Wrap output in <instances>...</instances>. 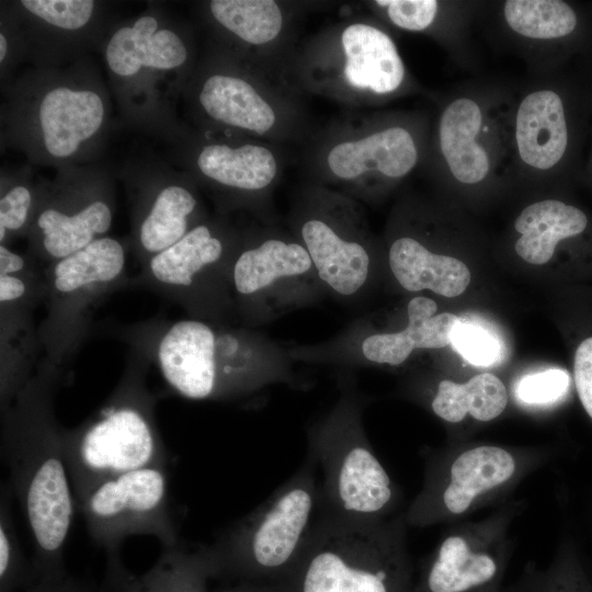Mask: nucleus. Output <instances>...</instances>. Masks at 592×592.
I'll return each instance as SVG.
<instances>
[{"label":"nucleus","mask_w":592,"mask_h":592,"mask_svg":"<svg viewBox=\"0 0 592 592\" xmlns=\"http://www.w3.org/2000/svg\"><path fill=\"white\" fill-rule=\"evenodd\" d=\"M60 368L45 358L2 410L1 451L11 489L27 523L34 556L33 583L68 577L64 553L76 500L55 419Z\"/></svg>","instance_id":"nucleus-1"},{"label":"nucleus","mask_w":592,"mask_h":592,"mask_svg":"<svg viewBox=\"0 0 592 592\" xmlns=\"http://www.w3.org/2000/svg\"><path fill=\"white\" fill-rule=\"evenodd\" d=\"M403 513L376 521L321 515L278 584L285 592H412Z\"/></svg>","instance_id":"nucleus-2"},{"label":"nucleus","mask_w":592,"mask_h":592,"mask_svg":"<svg viewBox=\"0 0 592 592\" xmlns=\"http://www.w3.org/2000/svg\"><path fill=\"white\" fill-rule=\"evenodd\" d=\"M138 351L107 400L73 429H61L64 457L76 502L100 482L124 473L166 467L167 452L145 384Z\"/></svg>","instance_id":"nucleus-3"},{"label":"nucleus","mask_w":592,"mask_h":592,"mask_svg":"<svg viewBox=\"0 0 592 592\" xmlns=\"http://www.w3.org/2000/svg\"><path fill=\"white\" fill-rule=\"evenodd\" d=\"M318 502L317 464L307 455L270 498L206 546L215 578L281 583L306 545Z\"/></svg>","instance_id":"nucleus-4"},{"label":"nucleus","mask_w":592,"mask_h":592,"mask_svg":"<svg viewBox=\"0 0 592 592\" xmlns=\"http://www.w3.org/2000/svg\"><path fill=\"white\" fill-rule=\"evenodd\" d=\"M555 453L470 444L425 455L419 493L403 511L408 527L453 524L491 504H501Z\"/></svg>","instance_id":"nucleus-5"},{"label":"nucleus","mask_w":592,"mask_h":592,"mask_svg":"<svg viewBox=\"0 0 592 592\" xmlns=\"http://www.w3.org/2000/svg\"><path fill=\"white\" fill-rule=\"evenodd\" d=\"M309 455L322 471L321 515L376 521L395 515L401 491L365 439L349 407H342L309 437Z\"/></svg>","instance_id":"nucleus-6"},{"label":"nucleus","mask_w":592,"mask_h":592,"mask_svg":"<svg viewBox=\"0 0 592 592\" xmlns=\"http://www.w3.org/2000/svg\"><path fill=\"white\" fill-rule=\"evenodd\" d=\"M125 272V249L110 237L96 239L47 267V315L37 331L46 361L60 368L77 351L88 335L93 307L127 284Z\"/></svg>","instance_id":"nucleus-7"},{"label":"nucleus","mask_w":592,"mask_h":592,"mask_svg":"<svg viewBox=\"0 0 592 592\" xmlns=\"http://www.w3.org/2000/svg\"><path fill=\"white\" fill-rule=\"evenodd\" d=\"M90 536L107 556V580L126 569L119 548L133 535L155 536L163 549L180 545L168 508L167 476L162 467H147L106 479L76 502Z\"/></svg>","instance_id":"nucleus-8"},{"label":"nucleus","mask_w":592,"mask_h":592,"mask_svg":"<svg viewBox=\"0 0 592 592\" xmlns=\"http://www.w3.org/2000/svg\"><path fill=\"white\" fill-rule=\"evenodd\" d=\"M525 500H506L481 520L453 523L422 562L412 592H477L502 584L513 543L510 530Z\"/></svg>","instance_id":"nucleus-9"},{"label":"nucleus","mask_w":592,"mask_h":592,"mask_svg":"<svg viewBox=\"0 0 592 592\" xmlns=\"http://www.w3.org/2000/svg\"><path fill=\"white\" fill-rule=\"evenodd\" d=\"M217 337L197 319L167 326L150 353L168 386L182 397L203 400L219 396ZM140 351V350H139Z\"/></svg>","instance_id":"nucleus-10"},{"label":"nucleus","mask_w":592,"mask_h":592,"mask_svg":"<svg viewBox=\"0 0 592 592\" xmlns=\"http://www.w3.org/2000/svg\"><path fill=\"white\" fill-rule=\"evenodd\" d=\"M224 254L223 242L205 225H198L173 246L144 263L134 284L169 300L189 305L192 292Z\"/></svg>","instance_id":"nucleus-11"},{"label":"nucleus","mask_w":592,"mask_h":592,"mask_svg":"<svg viewBox=\"0 0 592 592\" xmlns=\"http://www.w3.org/2000/svg\"><path fill=\"white\" fill-rule=\"evenodd\" d=\"M101 98L88 90L59 87L48 91L39 106V123L47 151L68 157L93 136L103 121Z\"/></svg>","instance_id":"nucleus-12"},{"label":"nucleus","mask_w":592,"mask_h":592,"mask_svg":"<svg viewBox=\"0 0 592 592\" xmlns=\"http://www.w3.org/2000/svg\"><path fill=\"white\" fill-rule=\"evenodd\" d=\"M515 138L523 162L547 170L562 158L568 130L559 95L550 90L535 91L521 102L515 123Z\"/></svg>","instance_id":"nucleus-13"},{"label":"nucleus","mask_w":592,"mask_h":592,"mask_svg":"<svg viewBox=\"0 0 592 592\" xmlns=\"http://www.w3.org/2000/svg\"><path fill=\"white\" fill-rule=\"evenodd\" d=\"M341 43L345 54L344 76L352 87L384 94L401 84L402 60L394 42L383 31L355 23L343 31Z\"/></svg>","instance_id":"nucleus-14"},{"label":"nucleus","mask_w":592,"mask_h":592,"mask_svg":"<svg viewBox=\"0 0 592 592\" xmlns=\"http://www.w3.org/2000/svg\"><path fill=\"white\" fill-rule=\"evenodd\" d=\"M436 303L424 296L409 301L406 329L392 333H377L364 339L362 352L377 364H402L414 349H441L451 344V335L459 318L449 312L435 315Z\"/></svg>","instance_id":"nucleus-15"},{"label":"nucleus","mask_w":592,"mask_h":592,"mask_svg":"<svg viewBox=\"0 0 592 592\" xmlns=\"http://www.w3.org/2000/svg\"><path fill=\"white\" fill-rule=\"evenodd\" d=\"M418 151L408 130L390 127L364 138L341 143L328 155V166L339 178L354 179L377 170L389 178H400L414 167Z\"/></svg>","instance_id":"nucleus-16"},{"label":"nucleus","mask_w":592,"mask_h":592,"mask_svg":"<svg viewBox=\"0 0 592 592\" xmlns=\"http://www.w3.org/2000/svg\"><path fill=\"white\" fill-rule=\"evenodd\" d=\"M181 38L170 30H158L157 20L145 15L133 26L117 30L106 48V61L116 75L133 76L141 67L169 70L186 59Z\"/></svg>","instance_id":"nucleus-17"},{"label":"nucleus","mask_w":592,"mask_h":592,"mask_svg":"<svg viewBox=\"0 0 592 592\" xmlns=\"http://www.w3.org/2000/svg\"><path fill=\"white\" fill-rule=\"evenodd\" d=\"M389 265L398 283L410 292L430 289L445 297H455L465 292L471 278L464 262L435 254L409 237L392 242Z\"/></svg>","instance_id":"nucleus-18"},{"label":"nucleus","mask_w":592,"mask_h":592,"mask_svg":"<svg viewBox=\"0 0 592 592\" xmlns=\"http://www.w3.org/2000/svg\"><path fill=\"white\" fill-rule=\"evenodd\" d=\"M301 236L319 277L341 295H352L365 283L369 258L357 242L341 239L326 223L310 219Z\"/></svg>","instance_id":"nucleus-19"},{"label":"nucleus","mask_w":592,"mask_h":592,"mask_svg":"<svg viewBox=\"0 0 592 592\" xmlns=\"http://www.w3.org/2000/svg\"><path fill=\"white\" fill-rule=\"evenodd\" d=\"M588 225L579 208L557 200H544L525 207L514 227L521 234L516 253L531 264H545L554 255L557 243L581 234Z\"/></svg>","instance_id":"nucleus-20"},{"label":"nucleus","mask_w":592,"mask_h":592,"mask_svg":"<svg viewBox=\"0 0 592 592\" xmlns=\"http://www.w3.org/2000/svg\"><path fill=\"white\" fill-rule=\"evenodd\" d=\"M481 127V111L467 98L453 101L440 121V146L452 174L463 183H477L489 171V159L475 137Z\"/></svg>","instance_id":"nucleus-21"},{"label":"nucleus","mask_w":592,"mask_h":592,"mask_svg":"<svg viewBox=\"0 0 592 592\" xmlns=\"http://www.w3.org/2000/svg\"><path fill=\"white\" fill-rule=\"evenodd\" d=\"M215 578L206 546L187 550L181 546L163 549L157 563L141 576L128 571L112 583L117 592H208Z\"/></svg>","instance_id":"nucleus-22"},{"label":"nucleus","mask_w":592,"mask_h":592,"mask_svg":"<svg viewBox=\"0 0 592 592\" xmlns=\"http://www.w3.org/2000/svg\"><path fill=\"white\" fill-rule=\"evenodd\" d=\"M508 400L502 380L494 374L481 373L465 383L441 380L430 407L436 417L451 424L460 423L467 417L489 422L505 410Z\"/></svg>","instance_id":"nucleus-23"},{"label":"nucleus","mask_w":592,"mask_h":592,"mask_svg":"<svg viewBox=\"0 0 592 592\" xmlns=\"http://www.w3.org/2000/svg\"><path fill=\"white\" fill-rule=\"evenodd\" d=\"M200 102L216 121L257 134L266 133L275 123L271 105L250 83L237 77H209L200 93Z\"/></svg>","instance_id":"nucleus-24"},{"label":"nucleus","mask_w":592,"mask_h":592,"mask_svg":"<svg viewBox=\"0 0 592 592\" xmlns=\"http://www.w3.org/2000/svg\"><path fill=\"white\" fill-rule=\"evenodd\" d=\"M111 224V208L101 200H95L75 217L47 207L36 219L41 234L39 251L53 263L102 238L99 236L105 234Z\"/></svg>","instance_id":"nucleus-25"},{"label":"nucleus","mask_w":592,"mask_h":592,"mask_svg":"<svg viewBox=\"0 0 592 592\" xmlns=\"http://www.w3.org/2000/svg\"><path fill=\"white\" fill-rule=\"evenodd\" d=\"M311 264L307 249L300 244L270 239L237 258L231 280L237 293L253 295L278 278L306 273Z\"/></svg>","instance_id":"nucleus-26"},{"label":"nucleus","mask_w":592,"mask_h":592,"mask_svg":"<svg viewBox=\"0 0 592 592\" xmlns=\"http://www.w3.org/2000/svg\"><path fill=\"white\" fill-rule=\"evenodd\" d=\"M200 170L216 182L241 190H260L274 179L277 166L273 153L261 146L208 145L198 158Z\"/></svg>","instance_id":"nucleus-27"},{"label":"nucleus","mask_w":592,"mask_h":592,"mask_svg":"<svg viewBox=\"0 0 592 592\" xmlns=\"http://www.w3.org/2000/svg\"><path fill=\"white\" fill-rule=\"evenodd\" d=\"M195 207V197L182 186L170 185L159 192L139 226L144 263L190 231L189 217Z\"/></svg>","instance_id":"nucleus-28"},{"label":"nucleus","mask_w":592,"mask_h":592,"mask_svg":"<svg viewBox=\"0 0 592 592\" xmlns=\"http://www.w3.org/2000/svg\"><path fill=\"white\" fill-rule=\"evenodd\" d=\"M502 592H592V579L570 535L560 540L553 559L540 567L528 562Z\"/></svg>","instance_id":"nucleus-29"},{"label":"nucleus","mask_w":592,"mask_h":592,"mask_svg":"<svg viewBox=\"0 0 592 592\" xmlns=\"http://www.w3.org/2000/svg\"><path fill=\"white\" fill-rule=\"evenodd\" d=\"M213 16L247 43L261 45L281 32L283 16L273 0H214Z\"/></svg>","instance_id":"nucleus-30"},{"label":"nucleus","mask_w":592,"mask_h":592,"mask_svg":"<svg viewBox=\"0 0 592 592\" xmlns=\"http://www.w3.org/2000/svg\"><path fill=\"white\" fill-rule=\"evenodd\" d=\"M504 18L514 32L535 39L563 37L577 25L574 11L559 0H509Z\"/></svg>","instance_id":"nucleus-31"},{"label":"nucleus","mask_w":592,"mask_h":592,"mask_svg":"<svg viewBox=\"0 0 592 592\" xmlns=\"http://www.w3.org/2000/svg\"><path fill=\"white\" fill-rule=\"evenodd\" d=\"M11 486L1 493L0 509V592H15L33 583L31 566L26 565L10 511Z\"/></svg>","instance_id":"nucleus-32"},{"label":"nucleus","mask_w":592,"mask_h":592,"mask_svg":"<svg viewBox=\"0 0 592 592\" xmlns=\"http://www.w3.org/2000/svg\"><path fill=\"white\" fill-rule=\"evenodd\" d=\"M451 344L475 366H492L501 356L500 341L491 331L460 319L452 331Z\"/></svg>","instance_id":"nucleus-33"},{"label":"nucleus","mask_w":592,"mask_h":592,"mask_svg":"<svg viewBox=\"0 0 592 592\" xmlns=\"http://www.w3.org/2000/svg\"><path fill=\"white\" fill-rule=\"evenodd\" d=\"M570 386L567 372L549 368L523 376L514 388L516 399L528 406H548L561 400Z\"/></svg>","instance_id":"nucleus-34"},{"label":"nucleus","mask_w":592,"mask_h":592,"mask_svg":"<svg viewBox=\"0 0 592 592\" xmlns=\"http://www.w3.org/2000/svg\"><path fill=\"white\" fill-rule=\"evenodd\" d=\"M21 3L34 15L66 30L87 24L94 8L91 0H23Z\"/></svg>","instance_id":"nucleus-35"},{"label":"nucleus","mask_w":592,"mask_h":592,"mask_svg":"<svg viewBox=\"0 0 592 592\" xmlns=\"http://www.w3.org/2000/svg\"><path fill=\"white\" fill-rule=\"evenodd\" d=\"M376 3L387 8L394 24L409 31L426 29L433 22L439 8L435 0H380Z\"/></svg>","instance_id":"nucleus-36"},{"label":"nucleus","mask_w":592,"mask_h":592,"mask_svg":"<svg viewBox=\"0 0 592 592\" xmlns=\"http://www.w3.org/2000/svg\"><path fill=\"white\" fill-rule=\"evenodd\" d=\"M32 196L29 189L22 185L14 186L0 200V240L7 236V231L21 229L30 215Z\"/></svg>","instance_id":"nucleus-37"},{"label":"nucleus","mask_w":592,"mask_h":592,"mask_svg":"<svg viewBox=\"0 0 592 592\" xmlns=\"http://www.w3.org/2000/svg\"><path fill=\"white\" fill-rule=\"evenodd\" d=\"M573 378L581 405L592 419V338L583 340L577 348Z\"/></svg>","instance_id":"nucleus-38"},{"label":"nucleus","mask_w":592,"mask_h":592,"mask_svg":"<svg viewBox=\"0 0 592 592\" xmlns=\"http://www.w3.org/2000/svg\"><path fill=\"white\" fill-rule=\"evenodd\" d=\"M35 267L29 265L24 257L13 252L1 243L0 275H34Z\"/></svg>","instance_id":"nucleus-39"},{"label":"nucleus","mask_w":592,"mask_h":592,"mask_svg":"<svg viewBox=\"0 0 592 592\" xmlns=\"http://www.w3.org/2000/svg\"><path fill=\"white\" fill-rule=\"evenodd\" d=\"M24 592H93L82 584L67 577L62 581L55 583H32Z\"/></svg>","instance_id":"nucleus-40"},{"label":"nucleus","mask_w":592,"mask_h":592,"mask_svg":"<svg viewBox=\"0 0 592 592\" xmlns=\"http://www.w3.org/2000/svg\"><path fill=\"white\" fill-rule=\"evenodd\" d=\"M221 592H285L281 584L267 582H242Z\"/></svg>","instance_id":"nucleus-41"},{"label":"nucleus","mask_w":592,"mask_h":592,"mask_svg":"<svg viewBox=\"0 0 592 592\" xmlns=\"http://www.w3.org/2000/svg\"><path fill=\"white\" fill-rule=\"evenodd\" d=\"M7 54V39L4 35L0 34V60L2 61Z\"/></svg>","instance_id":"nucleus-42"},{"label":"nucleus","mask_w":592,"mask_h":592,"mask_svg":"<svg viewBox=\"0 0 592 592\" xmlns=\"http://www.w3.org/2000/svg\"><path fill=\"white\" fill-rule=\"evenodd\" d=\"M502 587H503L502 584L494 585V587H490V588H487L477 592H502Z\"/></svg>","instance_id":"nucleus-43"}]
</instances>
